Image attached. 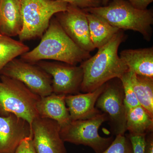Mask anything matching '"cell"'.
I'll use <instances>...</instances> for the list:
<instances>
[{
	"label": "cell",
	"instance_id": "obj_3",
	"mask_svg": "<svg viewBox=\"0 0 153 153\" xmlns=\"http://www.w3.org/2000/svg\"><path fill=\"white\" fill-rule=\"evenodd\" d=\"M83 10L101 17L119 30L136 31L148 41L150 39L153 24V14L151 10H139L126 0H112L108 5Z\"/></svg>",
	"mask_w": 153,
	"mask_h": 153
},
{
	"label": "cell",
	"instance_id": "obj_15",
	"mask_svg": "<svg viewBox=\"0 0 153 153\" xmlns=\"http://www.w3.org/2000/svg\"><path fill=\"white\" fill-rule=\"evenodd\" d=\"M23 27L20 0H0V33L19 36Z\"/></svg>",
	"mask_w": 153,
	"mask_h": 153
},
{
	"label": "cell",
	"instance_id": "obj_13",
	"mask_svg": "<svg viewBox=\"0 0 153 153\" xmlns=\"http://www.w3.org/2000/svg\"><path fill=\"white\" fill-rule=\"evenodd\" d=\"M106 83L91 92L66 96L65 101L71 121L87 119L100 113L95 107Z\"/></svg>",
	"mask_w": 153,
	"mask_h": 153
},
{
	"label": "cell",
	"instance_id": "obj_1",
	"mask_svg": "<svg viewBox=\"0 0 153 153\" xmlns=\"http://www.w3.org/2000/svg\"><path fill=\"white\" fill-rule=\"evenodd\" d=\"M121 30L106 44L98 49L93 57L82 61L83 71L80 91L91 92L115 78L120 79L128 68L118 55L124 36Z\"/></svg>",
	"mask_w": 153,
	"mask_h": 153
},
{
	"label": "cell",
	"instance_id": "obj_8",
	"mask_svg": "<svg viewBox=\"0 0 153 153\" xmlns=\"http://www.w3.org/2000/svg\"><path fill=\"white\" fill-rule=\"evenodd\" d=\"M1 75L21 81L40 97L53 93L52 76L35 63L15 58L3 68Z\"/></svg>",
	"mask_w": 153,
	"mask_h": 153
},
{
	"label": "cell",
	"instance_id": "obj_23",
	"mask_svg": "<svg viewBox=\"0 0 153 153\" xmlns=\"http://www.w3.org/2000/svg\"><path fill=\"white\" fill-rule=\"evenodd\" d=\"M127 135L131 142L134 153H144L146 134L129 133Z\"/></svg>",
	"mask_w": 153,
	"mask_h": 153
},
{
	"label": "cell",
	"instance_id": "obj_5",
	"mask_svg": "<svg viewBox=\"0 0 153 153\" xmlns=\"http://www.w3.org/2000/svg\"><path fill=\"white\" fill-rule=\"evenodd\" d=\"M23 27L21 41L41 38L55 14L67 10L68 4L58 0H20Z\"/></svg>",
	"mask_w": 153,
	"mask_h": 153
},
{
	"label": "cell",
	"instance_id": "obj_21",
	"mask_svg": "<svg viewBox=\"0 0 153 153\" xmlns=\"http://www.w3.org/2000/svg\"><path fill=\"white\" fill-rule=\"evenodd\" d=\"M120 79L123 87L124 102L126 110L140 105L132 85L130 71L128 70Z\"/></svg>",
	"mask_w": 153,
	"mask_h": 153
},
{
	"label": "cell",
	"instance_id": "obj_6",
	"mask_svg": "<svg viewBox=\"0 0 153 153\" xmlns=\"http://www.w3.org/2000/svg\"><path fill=\"white\" fill-rule=\"evenodd\" d=\"M107 120L106 114L100 112L87 119L71 121L60 128V136L64 142L84 145L91 148L95 153H101L114 139L113 137H103L99 134V128Z\"/></svg>",
	"mask_w": 153,
	"mask_h": 153
},
{
	"label": "cell",
	"instance_id": "obj_19",
	"mask_svg": "<svg viewBox=\"0 0 153 153\" xmlns=\"http://www.w3.org/2000/svg\"><path fill=\"white\" fill-rule=\"evenodd\" d=\"M130 71L132 85L137 99L140 105L153 117V79Z\"/></svg>",
	"mask_w": 153,
	"mask_h": 153
},
{
	"label": "cell",
	"instance_id": "obj_7",
	"mask_svg": "<svg viewBox=\"0 0 153 153\" xmlns=\"http://www.w3.org/2000/svg\"><path fill=\"white\" fill-rule=\"evenodd\" d=\"M96 108L106 114L114 134L124 135L126 131V112L123 87L120 79L115 78L106 85L97 99Z\"/></svg>",
	"mask_w": 153,
	"mask_h": 153
},
{
	"label": "cell",
	"instance_id": "obj_17",
	"mask_svg": "<svg viewBox=\"0 0 153 153\" xmlns=\"http://www.w3.org/2000/svg\"><path fill=\"white\" fill-rule=\"evenodd\" d=\"M85 12L91 39L95 49H100L108 43L120 30L113 27L101 17Z\"/></svg>",
	"mask_w": 153,
	"mask_h": 153
},
{
	"label": "cell",
	"instance_id": "obj_10",
	"mask_svg": "<svg viewBox=\"0 0 153 153\" xmlns=\"http://www.w3.org/2000/svg\"><path fill=\"white\" fill-rule=\"evenodd\" d=\"M54 16L79 48L89 52L95 49L91 39L86 13L82 9L68 4L66 11L57 13Z\"/></svg>",
	"mask_w": 153,
	"mask_h": 153
},
{
	"label": "cell",
	"instance_id": "obj_22",
	"mask_svg": "<svg viewBox=\"0 0 153 153\" xmlns=\"http://www.w3.org/2000/svg\"><path fill=\"white\" fill-rule=\"evenodd\" d=\"M101 153H134V151L128 136L117 135L107 149Z\"/></svg>",
	"mask_w": 153,
	"mask_h": 153
},
{
	"label": "cell",
	"instance_id": "obj_16",
	"mask_svg": "<svg viewBox=\"0 0 153 153\" xmlns=\"http://www.w3.org/2000/svg\"><path fill=\"white\" fill-rule=\"evenodd\" d=\"M120 57L130 71L137 75L153 79V47L124 50Z\"/></svg>",
	"mask_w": 153,
	"mask_h": 153
},
{
	"label": "cell",
	"instance_id": "obj_26",
	"mask_svg": "<svg viewBox=\"0 0 153 153\" xmlns=\"http://www.w3.org/2000/svg\"><path fill=\"white\" fill-rule=\"evenodd\" d=\"M153 1V0H128V1L136 8L146 10Z\"/></svg>",
	"mask_w": 153,
	"mask_h": 153
},
{
	"label": "cell",
	"instance_id": "obj_2",
	"mask_svg": "<svg viewBox=\"0 0 153 153\" xmlns=\"http://www.w3.org/2000/svg\"><path fill=\"white\" fill-rule=\"evenodd\" d=\"M41 38L38 46L21 55L20 59L30 63L51 60L76 65L91 57L90 52L74 43L55 17H52Z\"/></svg>",
	"mask_w": 153,
	"mask_h": 153
},
{
	"label": "cell",
	"instance_id": "obj_18",
	"mask_svg": "<svg viewBox=\"0 0 153 153\" xmlns=\"http://www.w3.org/2000/svg\"><path fill=\"white\" fill-rule=\"evenodd\" d=\"M126 130L129 133L147 134L153 131V117L141 105L127 110Z\"/></svg>",
	"mask_w": 153,
	"mask_h": 153
},
{
	"label": "cell",
	"instance_id": "obj_4",
	"mask_svg": "<svg viewBox=\"0 0 153 153\" xmlns=\"http://www.w3.org/2000/svg\"><path fill=\"white\" fill-rule=\"evenodd\" d=\"M41 97L21 81L0 76V116L14 114L27 121L31 128L39 117L37 105Z\"/></svg>",
	"mask_w": 153,
	"mask_h": 153
},
{
	"label": "cell",
	"instance_id": "obj_25",
	"mask_svg": "<svg viewBox=\"0 0 153 153\" xmlns=\"http://www.w3.org/2000/svg\"><path fill=\"white\" fill-rule=\"evenodd\" d=\"M15 153H37L33 143V134L22 140Z\"/></svg>",
	"mask_w": 153,
	"mask_h": 153
},
{
	"label": "cell",
	"instance_id": "obj_14",
	"mask_svg": "<svg viewBox=\"0 0 153 153\" xmlns=\"http://www.w3.org/2000/svg\"><path fill=\"white\" fill-rule=\"evenodd\" d=\"M66 96L52 93L41 97L37 105L39 116L55 120L61 128L68 125L71 120L66 105Z\"/></svg>",
	"mask_w": 153,
	"mask_h": 153
},
{
	"label": "cell",
	"instance_id": "obj_20",
	"mask_svg": "<svg viewBox=\"0 0 153 153\" xmlns=\"http://www.w3.org/2000/svg\"><path fill=\"white\" fill-rule=\"evenodd\" d=\"M30 50L24 42L0 33V76L3 68L9 62Z\"/></svg>",
	"mask_w": 153,
	"mask_h": 153
},
{
	"label": "cell",
	"instance_id": "obj_27",
	"mask_svg": "<svg viewBox=\"0 0 153 153\" xmlns=\"http://www.w3.org/2000/svg\"><path fill=\"white\" fill-rule=\"evenodd\" d=\"M144 153H153V132L147 134L146 135Z\"/></svg>",
	"mask_w": 153,
	"mask_h": 153
},
{
	"label": "cell",
	"instance_id": "obj_24",
	"mask_svg": "<svg viewBox=\"0 0 153 153\" xmlns=\"http://www.w3.org/2000/svg\"><path fill=\"white\" fill-rule=\"evenodd\" d=\"M78 7L81 9L100 6L102 0H58Z\"/></svg>",
	"mask_w": 153,
	"mask_h": 153
},
{
	"label": "cell",
	"instance_id": "obj_28",
	"mask_svg": "<svg viewBox=\"0 0 153 153\" xmlns=\"http://www.w3.org/2000/svg\"><path fill=\"white\" fill-rule=\"evenodd\" d=\"M111 0H102V3L104 5H106Z\"/></svg>",
	"mask_w": 153,
	"mask_h": 153
},
{
	"label": "cell",
	"instance_id": "obj_12",
	"mask_svg": "<svg viewBox=\"0 0 153 153\" xmlns=\"http://www.w3.org/2000/svg\"><path fill=\"white\" fill-rule=\"evenodd\" d=\"M32 134L30 124L11 114L0 116V153H15L22 140Z\"/></svg>",
	"mask_w": 153,
	"mask_h": 153
},
{
	"label": "cell",
	"instance_id": "obj_11",
	"mask_svg": "<svg viewBox=\"0 0 153 153\" xmlns=\"http://www.w3.org/2000/svg\"><path fill=\"white\" fill-rule=\"evenodd\" d=\"M60 128L57 122L50 119L39 116L33 120V141L37 153H67Z\"/></svg>",
	"mask_w": 153,
	"mask_h": 153
},
{
	"label": "cell",
	"instance_id": "obj_9",
	"mask_svg": "<svg viewBox=\"0 0 153 153\" xmlns=\"http://www.w3.org/2000/svg\"><path fill=\"white\" fill-rule=\"evenodd\" d=\"M34 63L52 76L53 93L66 95L79 93L83 75L80 66L45 60Z\"/></svg>",
	"mask_w": 153,
	"mask_h": 153
}]
</instances>
